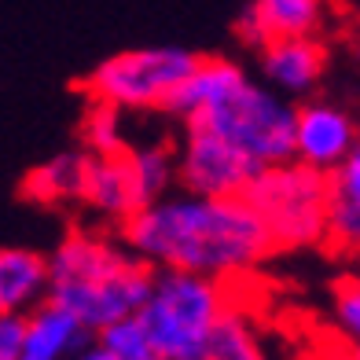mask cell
<instances>
[{
	"mask_svg": "<svg viewBox=\"0 0 360 360\" xmlns=\"http://www.w3.org/2000/svg\"><path fill=\"white\" fill-rule=\"evenodd\" d=\"M122 239L147 269H173L221 283L228 276L250 272L276 250L243 195H162L122 221Z\"/></svg>",
	"mask_w": 360,
	"mask_h": 360,
	"instance_id": "1",
	"label": "cell"
},
{
	"mask_svg": "<svg viewBox=\"0 0 360 360\" xmlns=\"http://www.w3.org/2000/svg\"><path fill=\"white\" fill-rule=\"evenodd\" d=\"M228 309L221 280L155 269L151 290L140 305V327L155 342L162 360H206L210 335Z\"/></svg>",
	"mask_w": 360,
	"mask_h": 360,
	"instance_id": "2",
	"label": "cell"
},
{
	"mask_svg": "<svg viewBox=\"0 0 360 360\" xmlns=\"http://www.w3.org/2000/svg\"><path fill=\"white\" fill-rule=\"evenodd\" d=\"M243 199L261 217L272 247H316L327 239V173L302 162L261 169Z\"/></svg>",
	"mask_w": 360,
	"mask_h": 360,
	"instance_id": "3",
	"label": "cell"
},
{
	"mask_svg": "<svg viewBox=\"0 0 360 360\" xmlns=\"http://www.w3.org/2000/svg\"><path fill=\"white\" fill-rule=\"evenodd\" d=\"M191 122H202L228 143H236L261 169L294 162V107L280 92L254 85L250 77L228 100H221L217 107H210Z\"/></svg>",
	"mask_w": 360,
	"mask_h": 360,
	"instance_id": "4",
	"label": "cell"
},
{
	"mask_svg": "<svg viewBox=\"0 0 360 360\" xmlns=\"http://www.w3.org/2000/svg\"><path fill=\"white\" fill-rule=\"evenodd\" d=\"M195 63L199 56L169 44L118 52L89 74V96L118 110H162Z\"/></svg>",
	"mask_w": 360,
	"mask_h": 360,
	"instance_id": "5",
	"label": "cell"
},
{
	"mask_svg": "<svg viewBox=\"0 0 360 360\" xmlns=\"http://www.w3.org/2000/svg\"><path fill=\"white\" fill-rule=\"evenodd\" d=\"M151 276H155V269H147L143 261L133 257L129 265H122L110 276H100V280L52 283L48 287V302H56L67 313H74L81 320V327L96 338L103 327L140 313L147 290H151Z\"/></svg>",
	"mask_w": 360,
	"mask_h": 360,
	"instance_id": "6",
	"label": "cell"
},
{
	"mask_svg": "<svg viewBox=\"0 0 360 360\" xmlns=\"http://www.w3.org/2000/svg\"><path fill=\"white\" fill-rule=\"evenodd\" d=\"M184 143L176 155V180L191 195H214V199H232L243 195L247 184L261 173L254 158H247L236 143L217 136L202 122H184Z\"/></svg>",
	"mask_w": 360,
	"mask_h": 360,
	"instance_id": "7",
	"label": "cell"
},
{
	"mask_svg": "<svg viewBox=\"0 0 360 360\" xmlns=\"http://www.w3.org/2000/svg\"><path fill=\"white\" fill-rule=\"evenodd\" d=\"M356 143H360L356 125L342 107L331 103L294 107V162H302L316 173H335L353 155Z\"/></svg>",
	"mask_w": 360,
	"mask_h": 360,
	"instance_id": "8",
	"label": "cell"
},
{
	"mask_svg": "<svg viewBox=\"0 0 360 360\" xmlns=\"http://www.w3.org/2000/svg\"><path fill=\"white\" fill-rule=\"evenodd\" d=\"M92 335L81 327L74 313L56 302H41L22 316V346L19 360H70L77 349H85Z\"/></svg>",
	"mask_w": 360,
	"mask_h": 360,
	"instance_id": "9",
	"label": "cell"
},
{
	"mask_svg": "<svg viewBox=\"0 0 360 360\" xmlns=\"http://www.w3.org/2000/svg\"><path fill=\"white\" fill-rule=\"evenodd\" d=\"M133 254L118 250L114 243L92 232H74L59 243L48 257V287L52 283H85V280H100V276L118 272L129 265Z\"/></svg>",
	"mask_w": 360,
	"mask_h": 360,
	"instance_id": "10",
	"label": "cell"
},
{
	"mask_svg": "<svg viewBox=\"0 0 360 360\" xmlns=\"http://www.w3.org/2000/svg\"><path fill=\"white\" fill-rule=\"evenodd\" d=\"M327 67L323 48L313 37H280L261 44V70H265L269 85L287 96H305L320 85Z\"/></svg>",
	"mask_w": 360,
	"mask_h": 360,
	"instance_id": "11",
	"label": "cell"
},
{
	"mask_svg": "<svg viewBox=\"0 0 360 360\" xmlns=\"http://www.w3.org/2000/svg\"><path fill=\"white\" fill-rule=\"evenodd\" d=\"M243 81H247V74H243L239 63H232V59H199L195 70L176 85V92L166 100L162 110L191 122V118H199V114H206L210 107H217L221 100H228Z\"/></svg>",
	"mask_w": 360,
	"mask_h": 360,
	"instance_id": "12",
	"label": "cell"
},
{
	"mask_svg": "<svg viewBox=\"0 0 360 360\" xmlns=\"http://www.w3.org/2000/svg\"><path fill=\"white\" fill-rule=\"evenodd\" d=\"M320 22L323 0H254L239 22V34L250 44H269L280 37H313Z\"/></svg>",
	"mask_w": 360,
	"mask_h": 360,
	"instance_id": "13",
	"label": "cell"
},
{
	"mask_svg": "<svg viewBox=\"0 0 360 360\" xmlns=\"http://www.w3.org/2000/svg\"><path fill=\"white\" fill-rule=\"evenodd\" d=\"M48 298V257L26 247L0 250V313L26 316Z\"/></svg>",
	"mask_w": 360,
	"mask_h": 360,
	"instance_id": "14",
	"label": "cell"
},
{
	"mask_svg": "<svg viewBox=\"0 0 360 360\" xmlns=\"http://www.w3.org/2000/svg\"><path fill=\"white\" fill-rule=\"evenodd\" d=\"M81 202L100 210L103 217L125 221L136 210L133 180H129L125 151L122 155H85V180H81Z\"/></svg>",
	"mask_w": 360,
	"mask_h": 360,
	"instance_id": "15",
	"label": "cell"
},
{
	"mask_svg": "<svg viewBox=\"0 0 360 360\" xmlns=\"http://www.w3.org/2000/svg\"><path fill=\"white\" fill-rule=\"evenodd\" d=\"M327 239L360 254V143L335 173H327Z\"/></svg>",
	"mask_w": 360,
	"mask_h": 360,
	"instance_id": "16",
	"label": "cell"
},
{
	"mask_svg": "<svg viewBox=\"0 0 360 360\" xmlns=\"http://www.w3.org/2000/svg\"><path fill=\"white\" fill-rule=\"evenodd\" d=\"M125 166L133 180L136 210L147 202H158L162 195H169L176 180V155L166 143H143V147H125Z\"/></svg>",
	"mask_w": 360,
	"mask_h": 360,
	"instance_id": "17",
	"label": "cell"
},
{
	"mask_svg": "<svg viewBox=\"0 0 360 360\" xmlns=\"http://www.w3.org/2000/svg\"><path fill=\"white\" fill-rule=\"evenodd\" d=\"M81 180H85V155H56L26 176V199L48 206L74 202L81 199Z\"/></svg>",
	"mask_w": 360,
	"mask_h": 360,
	"instance_id": "18",
	"label": "cell"
},
{
	"mask_svg": "<svg viewBox=\"0 0 360 360\" xmlns=\"http://www.w3.org/2000/svg\"><path fill=\"white\" fill-rule=\"evenodd\" d=\"M206 360H272V353L261 346V338L254 331V323L228 305L224 316L217 320L214 335H210Z\"/></svg>",
	"mask_w": 360,
	"mask_h": 360,
	"instance_id": "19",
	"label": "cell"
},
{
	"mask_svg": "<svg viewBox=\"0 0 360 360\" xmlns=\"http://www.w3.org/2000/svg\"><path fill=\"white\" fill-rule=\"evenodd\" d=\"M81 140H85L89 155H122L125 151L122 110L110 107V103H96L92 100L85 122H81Z\"/></svg>",
	"mask_w": 360,
	"mask_h": 360,
	"instance_id": "20",
	"label": "cell"
},
{
	"mask_svg": "<svg viewBox=\"0 0 360 360\" xmlns=\"http://www.w3.org/2000/svg\"><path fill=\"white\" fill-rule=\"evenodd\" d=\"M96 342L107 349L110 360H162V353L155 349V342L147 338V331L140 327L136 316L103 327V331L96 335Z\"/></svg>",
	"mask_w": 360,
	"mask_h": 360,
	"instance_id": "21",
	"label": "cell"
},
{
	"mask_svg": "<svg viewBox=\"0 0 360 360\" xmlns=\"http://www.w3.org/2000/svg\"><path fill=\"white\" fill-rule=\"evenodd\" d=\"M335 323L342 338L360 346V276H346L335 287Z\"/></svg>",
	"mask_w": 360,
	"mask_h": 360,
	"instance_id": "22",
	"label": "cell"
},
{
	"mask_svg": "<svg viewBox=\"0 0 360 360\" xmlns=\"http://www.w3.org/2000/svg\"><path fill=\"white\" fill-rule=\"evenodd\" d=\"M19 346H22V316L0 313V360H19Z\"/></svg>",
	"mask_w": 360,
	"mask_h": 360,
	"instance_id": "23",
	"label": "cell"
},
{
	"mask_svg": "<svg viewBox=\"0 0 360 360\" xmlns=\"http://www.w3.org/2000/svg\"><path fill=\"white\" fill-rule=\"evenodd\" d=\"M70 360H110V356H107V349L100 346V342H89V346H85V349H77Z\"/></svg>",
	"mask_w": 360,
	"mask_h": 360,
	"instance_id": "24",
	"label": "cell"
},
{
	"mask_svg": "<svg viewBox=\"0 0 360 360\" xmlns=\"http://www.w3.org/2000/svg\"><path fill=\"white\" fill-rule=\"evenodd\" d=\"M353 360H360V346H353Z\"/></svg>",
	"mask_w": 360,
	"mask_h": 360,
	"instance_id": "25",
	"label": "cell"
}]
</instances>
